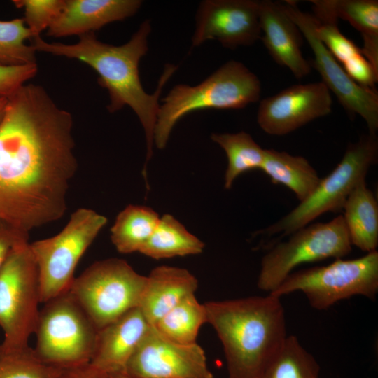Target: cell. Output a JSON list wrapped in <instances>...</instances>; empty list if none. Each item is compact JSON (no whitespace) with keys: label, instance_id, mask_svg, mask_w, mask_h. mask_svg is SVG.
Listing matches in <instances>:
<instances>
[{"label":"cell","instance_id":"6da1fadb","mask_svg":"<svg viewBox=\"0 0 378 378\" xmlns=\"http://www.w3.org/2000/svg\"><path fill=\"white\" fill-rule=\"evenodd\" d=\"M73 117L41 85L8 97L0 124V225L28 237L61 218L78 167Z\"/></svg>","mask_w":378,"mask_h":378},{"label":"cell","instance_id":"7a4b0ae2","mask_svg":"<svg viewBox=\"0 0 378 378\" xmlns=\"http://www.w3.org/2000/svg\"><path fill=\"white\" fill-rule=\"evenodd\" d=\"M151 31L149 20H146L130 40L121 46H113L99 41L94 33L79 36L77 43H50L41 36L34 39L32 46L37 52L75 59L92 68L98 74V83L109 94L107 109L114 113L130 106L136 114L144 130L146 140L145 169L153 155L154 130L160 108L158 102L162 90L177 69L167 64L158 81L155 92L147 93L141 83L139 65L148 51V36Z\"/></svg>","mask_w":378,"mask_h":378},{"label":"cell","instance_id":"3957f363","mask_svg":"<svg viewBox=\"0 0 378 378\" xmlns=\"http://www.w3.org/2000/svg\"><path fill=\"white\" fill-rule=\"evenodd\" d=\"M204 306L223 347L228 378H260L288 336L281 298L268 293Z\"/></svg>","mask_w":378,"mask_h":378},{"label":"cell","instance_id":"277c9868","mask_svg":"<svg viewBox=\"0 0 378 378\" xmlns=\"http://www.w3.org/2000/svg\"><path fill=\"white\" fill-rule=\"evenodd\" d=\"M258 76L241 62L230 60L195 86H174L162 99L154 130L153 143L163 149L176 122L193 111L240 109L259 100Z\"/></svg>","mask_w":378,"mask_h":378},{"label":"cell","instance_id":"5b68a950","mask_svg":"<svg viewBox=\"0 0 378 378\" xmlns=\"http://www.w3.org/2000/svg\"><path fill=\"white\" fill-rule=\"evenodd\" d=\"M377 156L376 134H364L356 142L349 144L340 162L327 176L321 178L307 198L277 222L258 230L255 235L269 237L280 234L279 240L309 225L324 213L342 209L354 188L365 180Z\"/></svg>","mask_w":378,"mask_h":378},{"label":"cell","instance_id":"8992f818","mask_svg":"<svg viewBox=\"0 0 378 378\" xmlns=\"http://www.w3.org/2000/svg\"><path fill=\"white\" fill-rule=\"evenodd\" d=\"M44 304L34 332L37 356L63 370L90 363L98 329L77 300L68 290Z\"/></svg>","mask_w":378,"mask_h":378},{"label":"cell","instance_id":"52a82bcc","mask_svg":"<svg viewBox=\"0 0 378 378\" xmlns=\"http://www.w3.org/2000/svg\"><path fill=\"white\" fill-rule=\"evenodd\" d=\"M296 291L303 293L318 310L355 295L374 300L378 292V252L351 260L338 258L328 265L292 272L270 294L281 298Z\"/></svg>","mask_w":378,"mask_h":378},{"label":"cell","instance_id":"ba28073f","mask_svg":"<svg viewBox=\"0 0 378 378\" xmlns=\"http://www.w3.org/2000/svg\"><path fill=\"white\" fill-rule=\"evenodd\" d=\"M106 223L104 216L80 208L59 233L29 244L38 269L41 302L69 289L80 259Z\"/></svg>","mask_w":378,"mask_h":378},{"label":"cell","instance_id":"9c48e42d","mask_svg":"<svg viewBox=\"0 0 378 378\" xmlns=\"http://www.w3.org/2000/svg\"><path fill=\"white\" fill-rule=\"evenodd\" d=\"M146 284L125 260L108 258L88 267L69 290L99 330L139 307Z\"/></svg>","mask_w":378,"mask_h":378},{"label":"cell","instance_id":"30bf717a","mask_svg":"<svg viewBox=\"0 0 378 378\" xmlns=\"http://www.w3.org/2000/svg\"><path fill=\"white\" fill-rule=\"evenodd\" d=\"M38 269L28 241L15 246L0 270L1 349L29 346L39 314Z\"/></svg>","mask_w":378,"mask_h":378},{"label":"cell","instance_id":"8fae6325","mask_svg":"<svg viewBox=\"0 0 378 378\" xmlns=\"http://www.w3.org/2000/svg\"><path fill=\"white\" fill-rule=\"evenodd\" d=\"M285 241L272 246L262 257L257 286L270 293L300 265L342 258L351 251L342 215L326 223L302 227Z\"/></svg>","mask_w":378,"mask_h":378},{"label":"cell","instance_id":"7c38bea8","mask_svg":"<svg viewBox=\"0 0 378 378\" xmlns=\"http://www.w3.org/2000/svg\"><path fill=\"white\" fill-rule=\"evenodd\" d=\"M288 15L299 28L314 54L310 64L321 75L322 81L337 97L349 114L359 115L366 122L368 133L378 130V94L376 90L363 87L351 79L316 33L317 19L302 11L293 1L281 3Z\"/></svg>","mask_w":378,"mask_h":378},{"label":"cell","instance_id":"4fadbf2b","mask_svg":"<svg viewBox=\"0 0 378 378\" xmlns=\"http://www.w3.org/2000/svg\"><path fill=\"white\" fill-rule=\"evenodd\" d=\"M125 371L135 378H213L204 349L196 342H172L151 326L128 361Z\"/></svg>","mask_w":378,"mask_h":378},{"label":"cell","instance_id":"5bb4252c","mask_svg":"<svg viewBox=\"0 0 378 378\" xmlns=\"http://www.w3.org/2000/svg\"><path fill=\"white\" fill-rule=\"evenodd\" d=\"M192 47L217 40L224 48L253 45L261 37L258 1L205 0L196 13Z\"/></svg>","mask_w":378,"mask_h":378},{"label":"cell","instance_id":"9a60e30c","mask_svg":"<svg viewBox=\"0 0 378 378\" xmlns=\"http://www.w3.org/2000/svg\"><path fill=\"white\" fill-rule=\"evenodd\" d=\"M332 105L323 82L294 85L260 101L257 122L267 134L282 136L328 115Z\"/></svg>","mask_w":378,"mask_h":378},{"label":"cell","instance_id":"2e32d148","mask_svg":"<svg viewBox=\"0 0 378 378\" xmlns=\"http://www.w3.org/2000/svg\"><path fill=\"white\" fill-rule=\"evenodd\" d=\"M261 37L269 54L279 65L287 67L298 79L308 76L312 67L301 51L302 35L281 3L258 1Z\"/></svg>","mask_w":378,"mask_h":378},{"label":"cell","instance_id":"e0dca14e","mask_svg":"<svg viewBox=\"0 0 378 378\" xmlns=\"http://www.w3.org/2000/svg\"><path fill=\"white\" fill-rule=\"evenodd\" d=\"M152 326L139 307L98 330L90 364L103 374L125 370Z\"/></svg>","mask_w":378,"mask_h":378},{"label":"cell","instance_id":"ac0fdd59","mask_svg":"<svg viewBox=\"0 0 378 378\" xmlns=\"http://www.w3.org/2000/svg\"><path fill=\"white\" fill-rule=\"evenodd\" d=\"M141 4L140 0H65L47 35L61 38L94 33L110 22L132 16Z\"/></svg>","mask_w":378,"mask_h":378},{"label":"cell","instance_id":"d6986e66","mask_svg":"<svg viewBox=\"0 0 378 378\" xmlns=\"http://www.w3.org/2000/svg\"><path fill=\"white\" fill-rule=\"evenodd\" d=\"M198 286L196 277L184 268L162 265L147 276V284L139 309L150 324L155 323Z\"/></svg>","mask_w":378,"mask_h":378},{"label":"cell","instance_id":"ffe728a7","mask_svg":"<svg viewBox=\"0 0 378 378\" xmlns=\"http://www.w3.org/2000/svg\"><path fill=\"white\" fill-rule=\"evenodd\" d=\"M318 9L349 22L360 34L364 57L378 71V1L311 0Z\"/></svg>","mask_w":378,"mask_h":378},{"label":"cell","instance_id":"44dd1931","mask_svg":"<svg viewBox=\"0 0 378 378\" xmlns=\"http://www.w3.org/2000/svg\"><path fill=\"white\" fill-rule=\"evenodd\" d=\"M344 223L352 245L371 253L378 246V204L372 191L361 181L344 206Z\"/></svg>","mask_w":378,"mask_h":378},{"label":"cell","instance_id":"7402d4cb","mask_svg":"<svg viewBox=\"0 0 378 378\" xmlns=\"http://www.w3.org/2000/svg\"><path fill=\"white\" fill-rule=\"evenodd\" d=\"M274 183L284 185L298 200L307 198L318 186L321 178L307 159L285 151L265 149L260 169Z\"/></svg>","mask_w":378,"mask_h":378},{"label":"cell","instance_id":"603a6c76","mask_svg":"<svg viewBox=\"0 0 378 378\" xmlns=\"http://www.w3.org/2000/svg\"><path fill=\"white\" fill-rule=\"evenodd\" d=\"M204 244L174 216L164 214L139 253L159 260L201 253Z\"/></svg>","mask_w":378,"mask_h":378},{"label":"cell","instance_id":"cb8c5ba5","mask_svg":"<svg viewBox=\"0 0 378 378\" xmlns=\"http://www.w3.org/2000/svg\"><path fill=\"white\" fill-rule=\"evenodd\" d=\"M160 216L150 207L130 204L117 216L111 239L119 253L140 252L154 230Z\"/></svg>","mask_w":378,"mask_h":378},{"label":"cell","instance_id":"d4e9b609","mask_svg":"<svg viewBox=\"0 0 378 378\" xmlns=\"http://www.w3.org/2000/svg\"><path fill=\"white\" fill-rule=\"evenodd\" d=\"M207 323L204 304L191 295L159 319L153 327L164 338L181 344L196 343L200 328Z\"/></svg>","mask_w":378,"mask_h":378},{"label":"cell","instance_id":"484cf974","mask_svg":"<svg viewBox=\"0 0 378 378\" xmlns=\"http://www.w3.org/2000/svg\"><path fill=\"white\" fill-rule=\"evenodd\" d=\"M211 139L224 150L227 158L224 183L225 189H230L241 174L260 169L265 148H261L247 132L213 133Z\"/></svg>","mask_w":378,"mask_h":378},{"label":"cell","instance_id":"4316f807","mask_svg":"<svg viewBox=\"0 0 378 378\" xmlns=\"http://www.w3.org/2000/svg\"><path fill=\"white\" fill-rule=\"evenodd\" d=\"M320 367L314 357L289 335L260 378H319Z\"/></svg>","mask_w":378,"mask_h":378},{"label":"cell","instance_id":"83f0119b","mask_svg":"<svg viewBox=\"0 0 378 378\" xmlns=\"http://www.w3.org/2000/svg\"><path fill=\"white\" fill-rule=\"evenodd\" d=\"M31 38L23 18L0 20V66L37 64L36 51L26 43Z\"/></svg>","mask_w":378,"mask_h":378},{"label":"cell","instance_id":"f1b7e54d","mask_svg":"<svg viewBox=\"0 0 378 378\" xmlns=\"http://www.w3.org/2000/svg\"><path fill=\"white\" fill-rule=\"evenodd\" d=\"M62 371L43 361L29 346L1 349L0 378H57Z\"/></svg>","mask_w":378,"mask_h":378},{"label":"cell","instance_id":"f546056e","mask_svg":"<svg viewBox=\"0 0 378 378\" xmlns=\"http://www.w3.org/2000/svg\"><path fill=\"white\" fill-rule=\"evenodd\" d=\"M14 5L24 11V21L31 37L41 36L62 10L65 0H14Z\"/></svg>","mask_w":378,"mask_h":378},{"label":"cell","instance_id":"4dcf8cb0","mask_svg":"<svg viewBox=\"0 0 378 378\" xmlns=\"http://www.w3.org/2000/svg\"><path fill=\"white\" fill-rule=\"evenodd\" d=\"M316 33L332 55L342 66L362 55V51L352 41L340 31L337 20L318 21Z\"/></svg>","mask_w":378,"mask_h":378},{"label":"cell","instance_id":"1f68e13d","mask_svg":"<svg viewBox=\"0 0 378 378\" xmlns=\"http://www.w3.org/2000/svg\"><path fill=\"white\" fill-rule=\"evenodd\" d=\"M38 71L37 64L17 66H0V97H8Z\"/></svg>","mask_w":378,"mask_h":378},{"label":"cell","instance_id":"d6a6232c","mask_svg":"<svg viewBox=\"0 0 378 378\" xmlns=\"http://www.w3.org/2000/svg\"><path fill=\"white\" fill-rule=\"evenodd\" d=\"M348 76L360 85L375 90L378 71L364 57L360 55L342 66Z\"/></svg>","mask_w":378,"mask_h":378},{"label":"cell","instance_id":"836d02e7","mask_svg":"<svg viewBox=\"0 0 378 378\" xmlns=\"http://www.w3.org/2000/svg\"><path fill=\"white\" fill-rule=\"evenodd\" d=\"M26 241L27 236L0 225V270L12 250Z\"/></svg>","mask_w":378,"mask_h":378},{"label":"cell","instance_id":"e575fe53","mask_svg":"<svg viewBox=\"0 0 378 378\" xmlns=\"http://www.w3.org/2000/svg\"><path fill=\"white\" fill-rule=\"evenodd\" d=\"M100 372L90 363L69 369H64L57 378H103Z\"/></svg>","mask_w":378,"mask_h":378},{"label":"cell","instance_id":"d590c367","mask_svg":"<svg viewBox=\"0 0 378 378\" xmlns=\"http://www.w3.org/2000/svg\"><path fill=\"white\" fill-rule=\"evenodd\" d=\"M103 378H135L125 370L112 372L104 374Z\"/></svg>","mask_w":378,"mask_h":378},{"label":"cell","instance_id":"8d00e7d4","mask_svg":"<svg viewBox=\"0 0 378 378\" xmlns=\"http://www.w3.org/2000/svg\"><path fill=\"white\" fill-rule=\"evenodd\" d=\"M7 102L8 97H0V124L4 116Z\"/></svg>","mask_w":378,"mask_h":378},{"label":"cell","instance_id":"74e56055","mask_svg":"<svg viewBox=\"0 0 378 378\" xmlns=\"http://www.w3.org/2000/svg\"><path fill=\"white\" fill-rule=\"evenodd\" d=\"M1 346L0 345V354H1Z\"/></svg>","mask_w":378,"mask_h":378}]
</instances>
